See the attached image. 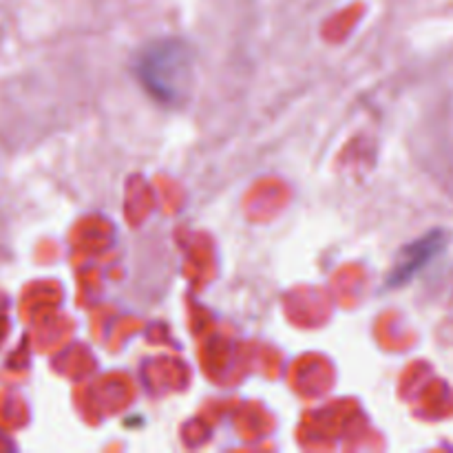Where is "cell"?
Returning <instances> with one entry per match:
<instances>
[{
    "label": "cell",
    "instance_id": "6da1fadb",
    "mask_svg": "<svg viewBox=\"0 0 453 453\" xmlns=\"http://www.w3.org/2000/svg\"><path fill=\"white\" fill-rule=\"evenodd\" d=\"M193 53L184 40H155L137 58L135 73L142 87L159 104H177L188 96Z\"/></svg>",
    "mask_w": 453,
    "mask_h": 453
},
{
    "label": "cell",
    "instance_id": "7a4b0ae2",
    "mask_svg": "<svg viewBox=\"0 0 453 453\" xmlns=\"http://www.w3.org/2000/svg\"><path fill=\"white\" fill-rule=\"evenodd\" d=\"M445 243H447L445 233H442V230H432V233H427L425 237L416 239L414 243L403 248L396 265H394V270L389 273L388 288H401L405 286V283H410L420 270L427 268V265L441 255Z\"/></svg>",
    "mask_w": 453,
    "mask_h": 453
}]
</instances>
